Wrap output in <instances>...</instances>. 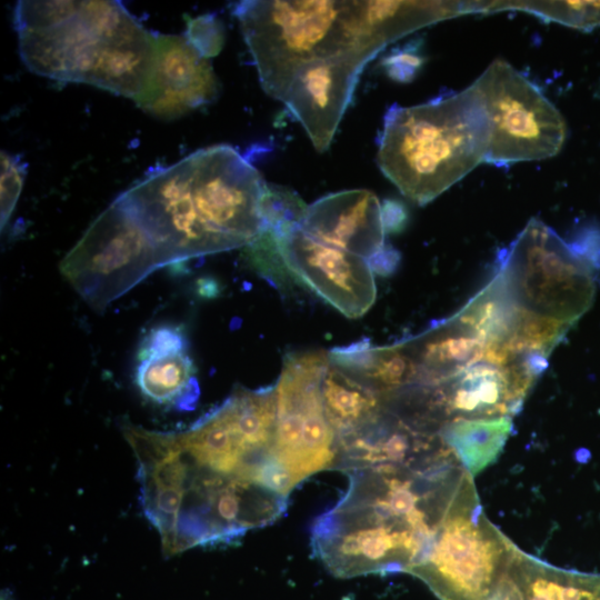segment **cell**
Wrapping results in <instances>:
<instances>
[{
  "label": "cell",
  "instance_id": "5",
  "mask_svg": "<svg viewBox=\"0 0 600 600\" xmlns=\"http://www.w3.org/2000/svg\"><path fill=\"white\" fill-rule=\"evenodd\" d=\"M491 121L476 82L411 107L393 103L378 139V166L423 206L486 162Z\"/></svg>",
  "mask_w": 600,
  "mask_h": 600
},
{
  "label": "cell",
  "instance_id": "11",
  "mask_svg": "<svg viewBox=\"0 0 600 600\" xmlns=\"http://www.w3.org/2000/svg\"><path fill=\"white\" fill-rule=\"evenodd\" d=\"M271 232L294 281L347 318L362 317L372 307L377 287L366 259L316 240L300 224Z\"/></svg>",
  "mask_w": 600,
  "mask_h": 600
},
{
  "label": "cell",
  "instance_id": "25",
  "mask_svg": "<svg viewBox=\"0 0 600 600\" xmlns=\"http://www.w3.org/2000/svg\"><path fill=\"white\" fill-rule=\"evenodd\" d=\"M382 222L386 233L401 231L407 222L406 207L397 200H386L381 204Z\"/></svg>",
  "mask_w": 600,
  "mask_h": 600
},
{
  "label": "cell",
  "instance_id": "16",
  "mask_svg": "<svg viewBox=\"0 0 600 600\" xmlns=\"http://www.w3.org/2000/svg\"><path fill=\"white\" fill-rule=\"evenodd\" d=\"M511 430L510 417L458 419L447 423L440 437L473 478L496 461Z\"/></svg>",
  "mask_w": 600,
  "mask_h": 600
},
{
  "label": "cell",
  "instance_id": "3",
  "mask_svg": "<svg viewBox=\"0 0 600 600\" xmlns=\"http://www.w3.org/2000/svg\"><path fill=\"white\" fill-rule=\"evenodd\" d=\"M267 184L236 148L217 144L148 173L118 198L164 267L253 242L264 231Z\"/></svg>",
  "mask_w": 600,
  "mask_h": 600
},
{
  "label": "cell",
  "instance_id": "15",
  "mask_svg": "<svg viewBox=\"0 0 600 600\" xmlns=\"http://www.w3.org/2000/svg\"><path fill=\"white\" fill-rule=\"evenodd\" d=\"M329 361L380 397L394 392L414 378V363L403 343L372 346L361 339L328 352Z\"/></svg>",
  "mask_w": 600,
  "mask_h": 600
},
{
  "label": "cell",
  "instance_id": "21",
  "mask_svg": "<svg viewBox=\"0 0 600 600\" xmlns=\"http://www.w3.org/2000/svg\"><path fill=\"white\" fill-rule=\"evenodd\" d=\"M244 253L253 269L274 287L283 288L294 281L271 231H263L253 242L244 247Z\"/></svg>",
  "mask_w": 600,
  "mask_h": 600
},
{
  "label": "cell",
  "instance_id": "13",
  "mask_svg": "<svg viewBox=\"0 0 600 600\" xmlns=\"http://www.w3.org/2000/svg\"><path fill=\"white\" fill-rule=\"evenodd\" d=\"M300 227L316 240L366 260L387 246L381 203L363 189L318 199L308 206Z\"/></svg>",
  "mask_w": 600,
  "mask_h": 600
},
{
  "label": "cell",
  "instance_id": "8",
  "mask_svg": "<svg viewBox=\"0 0 600 600\" xmlns=\"http://www.w3.org/2000/svg\"><path fill=\"white\" fill-rule=\"evenodd\" d=\"M159 268L153 241L119 198L94 219L59 266L67 281L97 311H103Z\"/></svg>",
  "mask_w": 600,
  "mask_h": 600
},
{
  "label": "cell",
  "instance_id": "23",
  "mask_svg": "<svg viewBox=\"0 0 600 600\" xmlns=\"http://www.w3.org/2000/svg\"><path fill=\"white\" fill-rule=\"evenodd\" d=\"M27 164L20 156L1 151V228L13 212L22 190Z\"/></svg>",
  "mask_w": 600,
  "mask_h": 600
},
{
  "label": "cell",
  "instance_id": "19",
  "mask_svg": "<svg viewBox=\"0 0 600 600\" xmlns=\"http://www.w3.org/2000/svg\"><path fill=\"white\" fill-rule=\"evenodd\" d=\"M520 10L581 30L600 26V1H469L470 13Z\"/></svg>",
  "mask_w": 600,
  "mask_h": 600
},
{
  "label": "cell",
  "instance_id": "14",
  "mask_svg": "<svg viewBox=\"0 0 600 600\" xmlns=\"http://www.w3.org/2000/svg\"><path fill=\"white\" fill-rule=\"evenodd\" d=\"M136 382L149 400L178 410H191L200 387L188 353V340L176 327L153 328L138 351Z\"/></svg>",
  "mask_w": 600,
  "mask_h": 600
},
{
  "label": "cell",
  "instance_id": "24",
  "mask_svg": "<svg viewBox=\"0 0 600 600\" xmlns=\"http://www.w3.org/2000/svg\"><path fill=\"white\" fill-rule=\"evenodd\" d=\"M420 43L413 40L393 49L381 60V68L394 81L410 82L424 63V57L419 52Z\"/></svg>",
  "mask_w": 600,
  "mask_h": 600
},
{
  "label": "cell",
  "instance_id": "10",
  "mask_svg": "<svg viewBox=\"0 0 600 600\" xmlns=\"http://www.w3.org/2000/svg\"><path fill=\"white\" fill-rule=\"evenodd\" d=\"M474 82L491 121L486 162L506 167L551 158L561 150L567 136L564 119L523 73L496 59Z\"/></svg>",
  "mask_w": 600,
  "mask_h": 600
},
{
  "label": "cell",
  "instance_id": "22",
  "mask_svg": "<svg viewBox=\"0 0 600 600\" xmlns=\"http://www.w3.org/2000/svg\"><path fill=\"white\" fill-rule=\"evenodd\" d=\"M187 40L206 58L217 56L224 42V28L216 14L207 13L187 22Z\"/></svg>",
  "mask_w": 600,
  "mask_h": 600
},
{
  "label": "cell",
  "instance_id": "12",
  "mask_svg": "<svg viewBox=\"0 0 600 600\" xmlns=\"http://www.w3.org/2000/svg\"><path fill=\"white\" fill-rule=\"evenodd\" d=\"M219 81L210 59L181 34H156L154 56L147 81L133 99L138 107L162 119H174L212 102Z\"/></svg>",
  "mask_w": 600,
  "mask_h": 600
},
{
  "label": "cell",
  "instance_id": "17",
  "mask_svg": "<svg viewBox=\"0 0 600 600\" xmlns=\"http://www.w3.org/2000/svg\"><path fill=\"white\" fill-rule=\"evenodd\" d=\"M322 397L327 418L338 441L369 423L382 409L379 394L330 361L323 377Z\"/></svg>",
  "mask_w": 600,
  "mask_h": 600
},
{
  "label": "cell",
  "instance_id": "7",
  "mask_svg": "<svg viewBox=\"0 0 600 600\" xmlns=\"http://www.w3.org/2000/svg\"><path fill=\"white\" fill-rule=\"evenodd\" d=\"M467 473L432 541L409 570L440 600H489L517 549L484 516Z\"/></svg>",
  "mask_w": 600,
  "mask_h": 600
},
{
  "label": "cell",
  "instance_id": "2",
  "mask_svg": "<svg viewBox=\"0 0 600 600\" xmlns=\"http://www.w3.org/2000/svg\"><path fill=\"white\" fill-rule=\"evenodd\" d=\"M343 472L349 477L346 493L311 529L316 557L338 578L409 572L430 547L468 473L452 452Z\"/></svg>",
  "mask_w": 600,
  "mask_h": 600
},
{
  "label": "cell",
  "instance_id": "1",
  "mask_svg": "<svg viewBox=\"0 0 600 600\" xmlns=\"http://www.w3.org/2000/svg\"><path fill=\"white\" fill-rule=\"evenodd\" d=\"M266 93L362 73L391 42L461 14L460 1L243 0L232 6Z\"/></svg>",
  "mask_w": 600,
  "mask_h": 600
},
{
  "label": "cell",
  "instance_id": "26",
  "mask_svg": "<svg viewBox=\"0 0 600 600\" xmlns=\"http://www.w3.org/2000/svg\"><path fill=\"white\" fill-rule=\"evenodd\" d=\"M399 252L391 246H386L380 252L367 260L372 272L381 276L392 273L399 263Z\"/></svg>",
  "mask_w": 600,
  "mask_h": 600
},
{
  "label": "cell",
  "instance_id": "20",
  "mask_svg": "<svg viewBox=\"0 0 600 600\" xmlns=\"http://www.w3.org/2000/svg\"><path fill=\"white\" fill-rule=\"evenodd\" d=\"M308 206L289 189L267 184L262 200L264 231H278L289 226L302 223Z\"/></svg>",
  "mask_w": 600,
  "mask_h": 600
},
{
  "label": "cell",
  "instance_id": "9",
  "mask_svg": "<svg viewBox=\"0 0 600 600\" xmlns=\"http://www.w3.org/2000/svg\"><path fill=\"white\" fill-rule=\"evenodd\" d=\"M328 352H289L274 384L272 450L296 487L321 470L334 468L338 437L324 410L322 382Z\"/></svg>",
  "mask_w": 600,
  "mask_h": 600
},
{
  "label": "cell",
  "instance_id": "4",
  "mask_svg": "<svg viewBox=\"0 0 600 600\" xmlns=\"http://www.w3.org/2000/svg\"><path fill=\"white\" fill-rule=\"evenodd\" d=\"M14 29L32 72L134 99L154 56L156 34L119 1H18Z\"/></svg>",
  "mask_w": 600,
  "mask_h": 600
},
{
  "label": "cell",
  "instance_id": "18",
  "mask_svg": "<svg viewBox=\"0 0 600 600\" xmlns=\"http://www.w3.org/2000/svg\"><path fill=\"white\" fill-rule=\"evenodd\" d=\"M522 600H600V574L564 570L521 551Z\"/></svg>",
  "mask_w": 600,
  "mask_h": 600
},
{
  "label": "cell",
  "instance_id": "6",
  "mask_svg": "<svg viewBox=\"0 0 600 600\" xmlns=\"http://www.w3.org/2000/svg\"><path fill=\"white\" fill-rule=\"evenodd\" d=\"M599 272L600 228L568 242L532 218L500 252L492 279L518 311L566 334L591 307Z\"/></svg>",
  "mask_w": 600,
  "mask_h": 600
}]
</instances>
